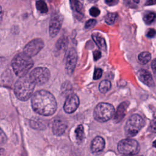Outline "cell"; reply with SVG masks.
I'll return each mask as SVG.
<instances>
[{
    "mask_svg": "<svg viewBox=\"0 0 156 156\" xmlns=\"http://www.w3.org/2000/svg\"><path fill=\"white\" fill-rule=\"evenodd\" d=\"M31 104L37 113L43 116L52 115L57 110V102L54 96L46 90L35 92L32 97Z\"/></svg>",
    "mask_w": 156,
    "mask_h": 156,
    "instance_id": "obj_1",
    "label": "cell"
},
{
    "mask_svg": "<svg viewBox=\"0 0 156 156\" xmlns=\"http://www.w3.org/2000/svg\"><path fill=\"white\" fill-rule=\"evenodd\" d=\"M12 67L15 74L20 77H24L34 65V62L30 57L24 53L15 55L11 62Z\"/></svg>",
    "mask_w": 156,
    "mask_h": 156,
    "instance_id": "obj_2",
    "label": "cell"
},
{
    "mask_svg": "<svg viewBox=\"0 0 156 156\" xmlns=\"http://www.w3.org/2000/svg\"><path fill=\"white\" fill-rule=\"evenodd\" d=\"M35 84L26 76L20 77L14 85V93L21 101H27L32 95Z\"/></svg>",
    "mask_w": 156,
    "mask_h": 156,
    "instance_id": "obj_3",
    "label": "cell"
},
{
    "mask_svg": "<svg viewBox=\"0 0 156 156\" xmlns=\"http://www.w3.org/2000/svg\"><path fill=\"white\" fill-rule=\"evenodd\" d=\"M144 120L139 115H133L127 121L124 130L127 136L132 137L138 134L140 130L144 127Z\"/></svg>",
    "mask_w": 156,
    "mask_h": 156,
    "instance_id": "obj_4",
    "label": "cell"
},
{
    "mask_svg": "<svg viewBox=\"0 0 156 156\" xmlns=\"http://www.w3.org/2000/svg\"><path fill=\"white\" fill-rule=\"evenodd\" d=\"M115 114L114 107L108 103L101 102L94 110V117L99 122H105L110 119Z\"/></svg>",
    "mask_w": 156,
    "mask_h": 156,
    "instance_id": "obj_5",
    "label": "cell"
},
{
    "mask_svg": "<svg viewBox=\"0 0 156 156\" xmlns=\"http://www.w3.org/2000/svg\"><path fill=\"white\" fill-rule=\"evenodd\" d=\"M118 151L125 155H134L140 151L138 143L133 139L127 138L121 140L117 146Z\"/></svg>",
    "mask_w": 156,
    "mask_h": 156,
    "instance_id": "obj_6",
    "label": "cell"
},
{
    "mask_svg": "<svg viewBox=\"0 0 156 156\" xmlns=\"http://www.w3.org/2000/svg\"><path fill=\"white\" fill-rule=\"evenodd\" d=\"M29 78L35 85L46 83L50 78V71L45 67H37L30 73Z\"/></svg>",
    "mask_w": 156,
    "mask_h": 156,
    "instance_id": "obj_7",
    "label": "cell"
},
{
    "mask_svg": "<svg viewBox=\"0 0 156 156\" xmlns=\"http://www.w3.org/2000/svg\"><path fill=\"white\" fill-rule=\"evenodd\" d=\"M44 47V42L41 38H35L30 41L24 48L23 53L29 57L37 55Z\"/></svg>",
    "mask_w": 156,
    "mask_h": 156,
    "instance_id": "obj_8",
    "label": "cell"
},
{
    "mask_svg": "<svg viewBox=\"0 0 156 156\" xmlns=\"http://www.w3.org/2000/svg\"><path fill=\"white\" fill-rule=\"evenodd\" d=\"M63 18L60 13L54 15L50 21L49 26V33L51 37H55L62 27Z\"/></svg>",
    "mask_w": 156,
    "mask_h": 156,
    "instance_id": "obj_9",
    "label": "cell"
},
{
    "mask_svg": "<svg viewBox=\"0 0 156 156\" xmlns=\"http://www.w3.org/2000/svg\"><path fill=\"white\" fill-rule=\"evenodd\" d=\"M77 60V55L74 48H71L66 56V70L68 74H71L76 67Z\"/></svg>",
    "mask_w": 156,
    "mask_h": 156,
    "instance_id": "obj_10",
    "label": "cell"
},
{
    "mask_svg": "<svg viewBox=\"0 0 156 156\" xmlns=\"http://www.w3.org/2000/svg\"><path fill=\"white\" fill-rule=\"evenodd\" d=\"M79 105V99L77 95L68 96L63 105L64 111L67 113H72L76 110Z\"/></svg>",
    "mask_w": 156,
    "mask_h": 156,
    "instance_id": "obj_11",
    "label": "cell"
},
{
    "mask_svg": "<svg viewBox=\"0 0 156 156\" xmlns=\"http://www.w3.org/2000/svg\"><path fill=\"white\" fill-rule=\"evenodd\" d=\"M137 74L139 79L145 85L149 87L154 86L155 83L152 76L148 71L146 69H140L138 72Z\"/></svg>",
    "mask_w": 156,
    "mask_h": 156,
    "instance_id": "obj_12",
    "label": "cell"
},
{
    "mask_svg": "<svg viewBox=\"0 0 156 156\" xmlns=\"http://www.w3.org/2000/svg\"><path fill=\"white\" fill-rule=\"evenodd\" d=\"M105 147V141L101 136L95 137L91 142V150L93 153H98L103 151Z\"/></svg>",
    "mask_w": 156,
    "mask_h": 156,
    "instance_id": "obj_13",
    "label": "cell"
},
{
    "mask_svg": "<svg viewBox=\"0 0 156 156\" xmlns=\"http://www.w3.org/2000/svg\"><path fill=\"white\" fill-rule=\"evenodd\" d=\"M129 102L128 101L123 102L119 105V106L117 108L114 118V119L116 122H119L123 119L126 115V112L127 107H129Z\"/></svg>",
    "mask_w": 156,
    "mask_h": 156,
    "instance_id": "obj_14",
    "label": "cell"
},
{
    "mask_svg": "<svg viewBox=\"0 0 156 156\" xmlns=\"http://www.w3.org/2000/svg\"><path fill=\"white\" fill-rule=\"evenodd\" d=\"M67 127L66 124L62 120H55L52 124V132L55 135H62L66 130Z\"/></svg>",
    "mask_w": 156,
    "mask_h": 156,
    "instance_id": "obj_15",
    "label": "cell"
},
{
    "mask_svg": "<svg viewBox=\"0 0 156 156\" xmlns=\"http://www.w3.org/2000/svg\"><path fill=\"white\" fill-rule=\"evenodd\" d=\"M70 5L75 15L83 16L84 9L82 4L78 0H69Z\"/></svg>",
    "mask_w": 156,
    "mask_h": 156,
    "instance_id": "obj_16",
    "label": "cell"
},
{
    "mask_svg": "<svg viewBox=\"0 0 156 156\" xmlns=\"http://www.w3.org/2000/svg\"><path fill=\"white\" fill-rule=\"evenodd\" d=\"M92 38L98 48L104 51L107 50V44L104 38L99 34H93L91 35Z\"/></svg>",
    "mask_w": 156,
    "mask_h": 156,
    "instance_id": "obj_17",
    "label": "cell"
},
{
    "mask_svg": "<svg viewBox=\"0 0 156 156\" xmlns=\"http://www.w3.org/2000/svg\"><path fill=\"white\" fill-rule=\"evenodd\" d=\"M138 60L141 64H146L151 59V55L149 52H143L138 55Z\"/></svg>",
    "mask_w": 156,
    "mask_h": 156,
    "instance_id": "obj_18",
    "label": "cell"
},
{
    "mask_svg": "<svg viewBox=\"0 0 156 156\" xmlns=\"http://www.w3.org/2000/svg\"><path fill=\"white\" fill-rule=\"evenodd\" d=\"M111 88V82L107 80H104L100 82L99 89L102 93H107Z\"/></svg>",
    "mask_w": 156,
    "mask_h": 156,
    "instance_id": "obj_19",
    "label": "cell"
},
{
    "mask_svg": "<svg viewBox=\"0 0 156 156\" xmlns=\"http://www.w3.org/2000/svg\"><path fill=\"white\" fill-rule=\"evenodd\" d=\"M36 8L40 13H45L48 11L47 5L43 0H38L36 2Z\"/></svg>",
    "mask_w": 156,
    "mask_h": 156,
    "instance_id": "obj_20",
    "label": "cell"
},
{
    "mask_svg": "<svg viewBox=\"0 0 156 156\" xmlns=\"http://www.w3.org/2000/svg\"><path fill=\"white\" fill-rule=\"evenodd\" d=\"M76 138L78 141H82L84 138V130L82 124L79 125L75 130Z\"/></svg>",
    "mask_w": 156,
    "mask_h": 156,
    "instance_id": "obj_21",
    "label": "cell"
},
{
    "mask_svg": "<svg viewBox=\"0 0 156 156\" xmlns=\"http://www.w3.org/2000/svg\"><path fill=\"white\" fill-rule=\"evenodd\" d=\"M118 14L116 13H108L105 16V21L109 25L113 24L116 21Z\"/></svg>",
    "mask_w": 156,
    "mask_h": 156,
    "instance_id": "obj_22",
    "label": "cell"
},
{
    "mask_svg": "<svg viewBox=\"0 0 156 156\" xmlns=\"http://www.w3.org/2000/svg\"><path fill=\"white\" fill-rule=\"evenodd\" d=\"M155 18V14L154 12H149L147 13L143 17V20L144 23L147 24H151Z\"/></svg>",
    "mask_w": 156,
    "mask_h": 156,
    "instance_id": "obj_23",
    "label": "cell"
},
{
    "mask_svg": "<svg viewBox=\"0 0 156 156\" xmlns=\"http://www.w3.org/2000/svg\"><path fill=\"white\" fill-rule=\"evenodd\" d=\"M30 124L31 127L34 129H41L43 127V124L38 118L30 120Z\"/></svg>",
    "mask_w": 156,
    "mask_h": 156,
    "instance_id": "obj_24",
    "label": "cell"
},
{
    "mask_svg": "<svg viewBox=\"0 0 156 156\" xmlns=\"http://www.w3.org/2000/svg\"><path fill=\"white\" fill-rule=\"evenodd\" d=\"M67 43H68L67 38L66 37H62L60 38L59 40L57 41L56 46L58 49H62L67 45Z\"/></svg>",
    "mask_w": 156,
    "mask_h": 156,
    "instance_id": "obj_25",
    "label": "cell"
},
{
    "mask_svg": "<svg viewBox=\"0 0 156 156\" xmlns=\"http://www.w3.org/2000/svg\"><path fill=\"white\" fill-rule=\"evenodd\" d=\"M7 138L4 133V132L2 130V129L0 127V146L4 144L7 141Z\"/></svg>",
    "mask_w": 156,
    "mask_h": 156,
    "instance_id": "obj_26",
    "label": "cell"
},
{
    "mask_svg": "<svg viewBox=\"0 0 156 156\" xmlns=\"http://www.w3.org/2000/svg\"><path fill=\"white\" fill-rule=\"evenodd\" d=\"M96 23V21L94 19H90L85 23V28L86 29H90L91 28L93 27Z\"/></svg>",
    "mask_w": 156,
    "mask_h": 156,
    "instance_id": "obj_27",
    "label": "cell"
},
{
    "mask_svg": "<svg viewBox=\"0 0 156 156\" xmlns=\"http://www.w3.org/2000/svg\"><path fill=\"white\" fill-rule=\"evenodd\" d=\"M102 74V70L101 68H96L94 70V75H93V79L94 80H98L100 79Z\"/></svg>",
    "mask_w": 156,
    "mask_h": 156,
    "instance_id": "obj_28",
    "label": "cell"
},
{
    "mask_svg": "<svg viewBox=\"0 0 156 156\" xmlns=\"http://www.w3.org/2000/svg\"><path fill=\"white\" fill-rule=\"evenodd\" d=\"M90 14L94 17L98 16L100 14V10L96 7H92L90 9Z\"/></svg>",
    "mask_w": 156,
    "mask_h": 156,
    "instance_id": "obj_29",
    "label": "cell"
},
{
    "mask_svg": "<svg viewBox=\"0 0 156 156\" xmlns=\"http://www.w3.org/2000/svg\"><path fill=\"white\" fill-rule=\"evenodd\" d=\"M124 2L126 5L129 6L130 7H134L135 4L138 3L139 0H124Z\"/></svg>",
    "mask_w": 156,
    "mask_h": 156,
    "instance_id": "obj_30",
    "label": "cell"
},
{
    "mask_svg": "<svg viewBox=\"0 0 156 156\" xmlns=\"http://www.w3.org/2000/svg\"><path fill=\"white\" fill-rule=\"evenodd\" d=\"M93 57H94V60L95 61L99 60L101 57V51H99V50H95L93 52Z\"/></svg>",
    "mask_w": 156,
    "mask_h": 156,
    "instance_id": "obj_31",
    "label": "cell"
},
{
    "mask_svg": "<svg viewBox=\"0 0 156 156\" xmlns=\"http://www.w3.org/2000/svg\"><path fill=\"white\" fill-rule=\"evenodd\" d=\"M155 35V30L154 29H149L146 34V35L149 38H153Z\"/></svg>",
    "mask_w": 156,
    "mask_h": 156,
    "instance_id": "obj_32",
    "label": "cell"
},
{
    "mask_svg": "<svg viewBox=\"0 0 156 156\" xmlns=\"http://www.w3.org/2000/svg\"><path fill=\"white\" fill-rule=\"evenodd\" d=\"M119 0H105V2L106 4L110 6H113L118 3Z\"/></svg>",
    "mask_w": 156,
    "mask_h": 156,
    "instance_id": "obj_33",
    "label": "cell"
},
{
    "mask_svg": "<svg viewBox=\"0 0 156 156\" xmlns=\"http://www.w3.org/2000/svg\"><path fill=\"white\" fill-rule=\"evenodd\" d=\"M155 4V0H147L145 5H154Z\"/></svg>",
    "mask_w": 156,
    "mask_h": 156,
    "instance_id": "obj_34",
    "label": "cell"
},
{
    "mask_svg": "<svg viewBox=\"0 0 156 156\" xmlns=\"http://www.w3.org/2000/svg\"><path fill=\"white\" fill-rule=\"evenodd\" d=\"M151 67H152V69L153 70V72L154 73H155V68H156V63H155V60H153V61L152 62V63H151Z\"/></svg>",
    "mask_w": 156,
    "mask_h": 156,
    "instance_id": "obj_35",
    "label": "cell"
},
{
    "mask_svg": "<svg viewBox=\"0 0 156 156\" xmlns=\"http://www.w3.org/2000/svg\"><path fill=\"white\" fill-rule=\"evenodd\" d=\"M2 18H3V11H2V7L0 5V24H1V22H2Z\"/></svg>",
    "mask_w": 156,
    "mask_h": 156,
    "instance_id": "obj_36",
    "label": "cell"
},
{
    "mask_svg": "<svg viewBox=\"0 0 156 156\" xmlns=\"http://www.w3.org/2000/svg\"><path fill=\"white\" fill-rule=\"evenodd\" d=\"M0 156H5V151L2 149H0Z\"/></svg>",
    "mask_w": 156,
    "mask_h": 156,
    "instance_id": "obj_37",
    "label": "cell"
},
{
    "mask_svg": "<svg viewBox=\"0 0 156 156\" xmlns=\"http://www.w3.org/2000/svg\"><path fill=\"white\" fill-rule=\"evenodd\" d=\"M5 61V58L2 57H0V65L3 63V62Z\"/></svg>",
    "mask_w": 156,
    "mask_h": 156,
    "instance_id": "obj_38",
    "label": "cell"
},
{
    "mask_svg": "<svg viewBox=\"0 0 156 156\" xmlns=\"http://www.w3.org/2000/svg\"><path fill=\"white\" fill-rule=\"evenodd\" d=\"M124 156H132V155H124Z\"/></svg>",
    "mask_w": 156,
    "mask_h": 156,
    "instance_id": "obj_39",
    "label": "cell"
}]
</instances>
